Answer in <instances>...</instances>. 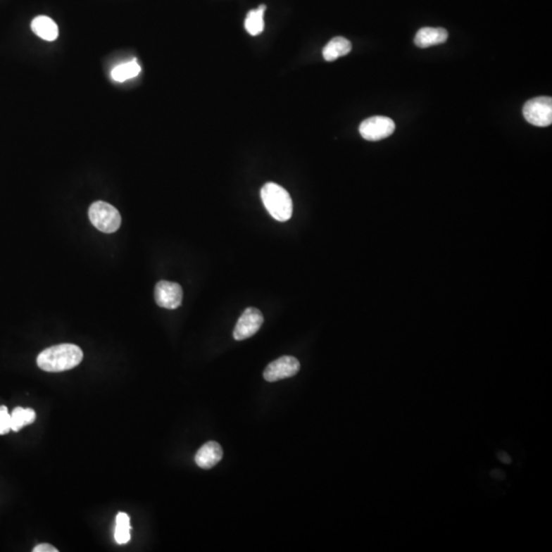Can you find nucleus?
Instances as JSON below:
<instances>
[{"instance_id": "nucleus-18", "label": "nucleus", "mask_w": 552, "mask_h": 552, "mask_svg": "<svg viewBox=\"0 0 552 552\" xmlns=\"http://www.w3.org/2000/svg\"><path fill=\"white\" fill-rule=\"evenodd\" d=\"M34 552H58V549L56 547H54L53 545L51 544H43L37 545L35 548L33 549Z\"/></svg>"}, {"instance_id": "nucleus-1", "label": "nucleus", "mask_w": 552, "mask_h": 552, "mask_svg": "<svg viewBox=\"0 0 552 552\" xmlns=\"http://www.w3.org/2000/svg\"><path fill=\"white\" fill-rule=\"evenodd\" d=\"M83 352L74 344H61L43 350L37 357V365L47 372L72 370L80 364Z\"/></svg>"}, {"instance_id": "nucleus-10", "label": "nucleus", "mask_w": 552, "mask_h": 552, "mask_svg": "<svg viewBox=\"0 0 552 552\" xmlns=\"http://www.w3.org/2000/svg\"><path fill=\"white\" fill-rule=\"evenodd\" d=\"M448 39V32L444 28H431L425 27L416 33L414 43L420 49L442 44Z\"/></svg>"}, {"instance_id": "nucleus-8", "label": "nucleus", "mask_w": 552, "mask_h": 552, "mask_svg": "<svg viewBox=\"0 0 552 552\" xmlns=\"http://www.w3.org/2000/svg\"><path fill=\"white\" fill-rule=\"evenodd\" d=\"M300 370V362L293 356H282L271 362L264 370V379L273 382L287 379L297 375Z\"/></svg>"}, {"instance_id": "nucleus-15", "label": "nucleus", "mask_w": 552, "mask_h": 552, "mask_svg": "<svg viewBox=\"0 0 552 552\" xmlns=\"http://www.w3.org/2000/svg\"><path fill=\"white\" fill-rule=\"evenodd\" d=\"M142 69L140 65L137 64V60L131 61V62L125 63L118 65L114 68L112 71V78L118 82H124L128 79L134 78L138 74L140 73Z\"/></svg>"}, {"instance_id": "nucleus-3", "label": "nucleus", "mask_w": 552, "mask_h": 552, "mask_svg": "<svg viewBox=\"0 0 552 552\" xmlns=\"http://www.w3.org/2000/svg\"><path fill=\"white\" fill-rule=\"evenodd\" d=\"M88 216L92 225L105 234L117 232L121 225V215L119 211L114 206L103 201H97L90 206Z\"/></svg>"}, {"instance_id": "nucleus-7", "label": "nucleus", "mask_w": 552, "mask_h": 552, "mask_svg": "<svg viewBox=\"0 0 552 552\" xmlns=\"http://www.w3.org/2000/svg\"><path fill=\"white\" fill-rule=\"evenodd\" d=\"M183 291L176 282L161 280L156 284L155 300L160 307L165 309H176L182 303Z\"/></svg>"}, {"instance_id": "nucleus-2", "label": "nucleus", "mask_w": 552, "mask_h": 552, "mask_svg": "<svg viewBox=\"0 0 552 552\" xmlns=\"http://www.w3.org/2000/svg\"><path fill=\"white\" fill-rule=\"evenodd\" d=\"M261 199L267 211L275 220L284 222L291 219L293 201L284 187L275 182L266 183L261 189Z\"/></svg>"}, {"instance_id": "nucleus-6", "label": "nucleus", "mask_w": 552, "mask_h": 552, "mask_svg": "<svg viewBox=\"0 0 552 552\" xmlns=\"http://www.w3.org/2000/svg\"><path fill=\"white\" fill-rule=\"evenodd\" d=\"M263 314L260 310L252 308L246 309L241 318L237 320L234 330V338L237 341H243L251 338L257 334L263 325Z\"/></svg>"}, {"instance_id": "nucleus-12", "label": "nucleus", "mask_w": 552, "mask_h": 552, "mask_svg": "<svg viewBox=\"0 0 552 552\" xmlns=\"http://www.w3.org/2000/svg\"><path fill=\"white\" fill-rule=\"evenodd\" d=\"M352 51V44L346 38L338 37L332 38V40L323 49V58L327 62H334L341 56H347Z\"/></svg>"}, {"instance_id": "nucleus-14", "label": "nucleus", "mask_w": 552, "mask_h": 552, "mask_svg": "<svg viewBox=\"0 0 552 552\" xmlns=\"http://www.w3.org/2000/svg\"><path fill=\"white\" fill-rule=\"evenodd\" d=\"M11 431L19 432L23 427L33 424L36 420V413L33 409L15 407L11 414Z\"/></svg>"}, {"instance_id": "nucleus-9", "label": "nucleus", "mask_w": 552, "mask_h": 552, "mask_svg": "<svg viewBox=\"0 0 552 552\" xmlns=\"http://www.w3.org/2000/svg\"><path fill=\"white\" fill-rule=\"evenodd\" d=\"M222 457V447L215 441H210L200 448L194 459H196V463L199 467L203 468V470H210V468H214L217 463H220Z\"/></svg>"}, {"instance_id": "nucleus-4", "label": "nucleus", "mask_w": 552, "mask_h": 552, "mask_svg": "<svg viewBox=\"0 0 552 552\" xmlns=\"http://www.w3.org/2000/svg\"><path fill=\"white\" fill-rule=\"evenodd\" d=\"M525 119L537 127H548L552 124V99L540 96L530 99L522 108Z\"/></svg>"}, {"instance_id": "nucleus-11", "label": "nucleus", "mask_w": 552, "mask_h": 552, "mask_svg": "<svg viewBox=\"0 0 552 552\" xmlns=\"http://www.w3.org/2000/svg\"><path fill=\"white\" fill-rule=\"evenodd\" d=\"M31 28L38 37L46 42H54L58 36V25L51 18L45 15L35 18L31 24Z\"/></svg>"}, {"instance_id": "nucleus-16", "label": "nucleus", "mask_w": 552, "mask_h": 552, "mask_svg": "<svg viewBox=\"0 0 552 552\" xmlns=\"http://www.w3.org/2000/svg\"><path fill=\"white\" fill-rule=\"evenodd\" d=\"M130 519L127 513H119L116 518V529H115V540L118 544H126L130 540Z\"/></svg>"}, {"instance_id": "nucleus-13", "label": "nucleus", "mask_w": 552, "mask_h": 552, "mask_svg": "<svg viewBox=\"0 0 552 552\" xmlns=\"http://www.w3.org/2000/svg\"><path fill=\"white\" fill-rule=\"evenodd\" d=\"M265 11L266 6L261 4L257 10L249 11L246 21H244V28L250 35L257 36L263 32Z\"/></svg>"}, {"instance_id": "nucleus-5", "label": "nucleus", "mask_w": 552, "mask_h": 552, "mask_svg": "<svg viewBox=\"0 0 552 552\" xmlns=\"http://www.w3.org/2000/svg\"><path fill=\"white\" fill-rule=\"evenodd\" d=\"M395 128V122L391 118L375 116L362 122L359 132L364 139L379 142L392 135Z\"/></svg>"}, {"instance_id": "nucleus-17", "label": "nucleus", "mask_w": 552, "mask_h": 552, "mask_svg": "<svg viewBox=\"0 0 552 552\" xmlns=\"http://www.w3.org/2000/svg\"><path fill=\"white\" fill-rule=\"evenodd\" d=\"M11 431V418L8 407L0 406V435H6Z\"/></svg>"}]
</instances>
